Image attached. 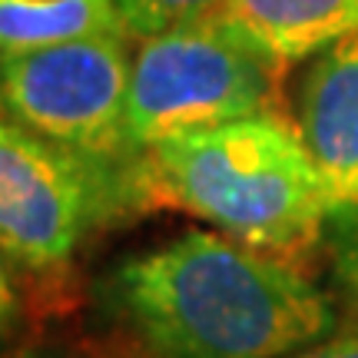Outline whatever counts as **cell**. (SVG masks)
I'll list each match as a JSON object with an SVG mask.
<instances>
[{
	"mask_svg": "<svg viewBox=\"0 0 358 358\" xmlns=\"http://www.w3.org/2000/svg\"><path fill=\"white\" fill-rule=\"evenodd\" d=\"M90 312L96 358H282L338 322L312 268L203 229L120 256Z\"/></svg>",
	"mask_w": 358,
	"mask_h": 358,
	"instance_id": "cell-1",
	"label": "cell"
},
{
	"mask_svg": "<svg viewBox=\"0 0 358 358\" xmlns=\"http://www.w3.org/2000/svg\"><path fill=\"white\" fill-rule=\"evenodd\" d=\"M156 206L315 272L332 196L285 110H266L143 150Z\"/></svg>",
	"mask_w": 358,
	"mask_h": 358,
	"instance_id": "cell-2",
	"label": "cell"
},
{
	"mask_svg": "<svg viewBox=\"0 0 358 358\" xmlns=\"http://www.w3.org/2000/svg\"><path fill=\"white\" fill-rule=\"evenodd\" d=\"M153 206L146 159L80 153L0 113V249L30 315H64L87 245Z\"/></svg>",
	"mask_w": 358,
	"mask_h": 358,
	"instance_id": "cell-3",
	"label": "cell"
},
{
	"mask_svg": "<svg viewBox=\"0 0 358 358\" xmlns=\"http://www.w3.org/2000/svg\"><path fill=\"white\" fill-rule=\"evenodd\" d=\"M285 70L213 17L136 40L129 73V136L153 143L285 110Z\"/></svg>",
	"mask_w": 358,
	"mask_h": 358,
	"instance_id": "cell-4",
	"label": "cell"
},
{
	"mask_svg": "<svg viewBox=\"0 0 358 358\" xmlns=\"http://www.w3.org/2000/svg\"><path fill=\"white\" fill-rule=\"evenodd\" d=\"M133 43L93 34L0 57V113L80 153L143 159L129 136Z\"/></svg>",
	"mask_w": 358,
	"mask_h": 358,
	"instance_id": "cell-5",
	"label": "cell"
},
{
	"mask_svg": "<svg viewBox=\"0 0 358 358\" xmlns=\"http://www.w3.org/2000/svg\"><path fill=\"white\" fill-rule=\"evenodd\" d=\"M285 113L335 206L358 203V30L295 66Z\"/></svg>",
	"mask_w": 358,
	"mask_h": 358,
	"instance_id": "cell-6",
	"label": "cell"
},
{
	"mask_svg": "<svg viewBox=\"0 0 358 358\" xmlns=\"http://www.w3.org/2000/svg\"><path fill=\"white\" fill-rule=\"evenodd\" d=\"M213 20L285 73L358 30V0H222Z\"/></svg>",
	"mask_w": 358,
	"mask_h": 358,
	"instance_id": "cell-7",
	"label": "cell"
},
{
	"mask_svg": "<svg viewBox=\"0 0 358 358\" xmlns=\"http://www.w3.org/2000/svg\"><path fill=\"white\" fill-rule=\"evenodd\" d=\"M93 34H129L113 0H0V57Z\"/></svg>",
	"mask_w": 358,
	"mask_h": 358,
	"instance_id": "cell-8",
	"label": "cell"
},
{
	"mask_svg": "<svg viewBox=\"0 0 358 358\" xmlns=\"http://www.w3.org/2000/svg\"><path fill=\"white\" fill-rule=\"evenodd\" d=\"M129 37L146 40L156 34H166L173 27L199 24L219 10L222 0H113Z\"/></svg>",
	"mask_w": 358,
	"mask_h": 358,
	"instance_id": "cell-9",
	"label": "cell"
},
{
	"mask_svg": "<svg viewBox=\"0 0 358 358\" xmlns=\"http://www.w3.org/2000/svg\"><path fill=\"white\" fill-rule=\"evenodd\" d=\"M27 322H30L27 295L20 289V282H17L10 259L3 256V249H0V352L24 342L20 335H24Z\"/></svg>",
	"mask_w": 358,
	"mask_h": 358,
	"instance_id": "cell-10",
	"label": "cell"
},
{
	"mask_svg": "<svg viewBox=\"0 0 358 358\" xmlns=\"http://www.w3.org/2000/svg\"><path fill=\"white\" fill-rule=\"evenodd\" d=\"M282 358H358V308H338L332 332Z\"/></svg>",
	"mask_w": 358,
	"mask_h": 358,
	"instance_id": "cell-11",
	"label": "cell"
},
{
	"mask_svg": "<svg viewBox=\"0 0 358 358\" xmlns=\"http://www.w3.org/2000/svg\"><path fill=\"white\" fill-rule=\"evenodd\" d=\"M0 358H96L90 345L64 342V338H24L17 345L3 348Z\"/></svg>",
	"mask_w": 358,
	"mask_h": 358,
	"instance_id": "cell-12",
	"label": "cell"
}]
</instances>
